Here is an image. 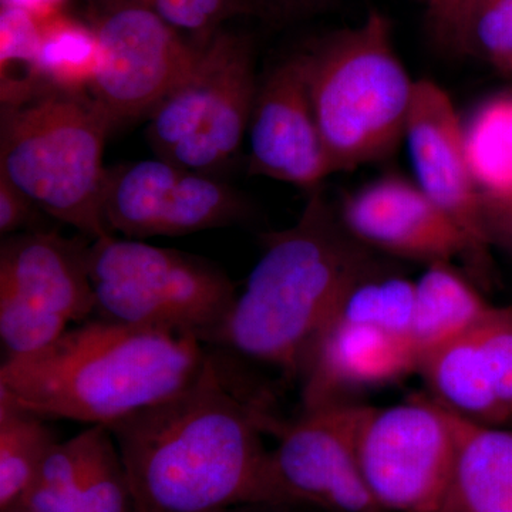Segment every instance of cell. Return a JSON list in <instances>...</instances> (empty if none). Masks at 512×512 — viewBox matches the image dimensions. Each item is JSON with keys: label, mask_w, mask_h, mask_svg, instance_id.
<instances>
[{"label": "cell", "mask_w": 512, "mask_h": 512, "mask_svg": "<svg viewBox=\"0 0 512 512\" xmlns=\"http://www.w3.org/2000/svg\"><path fill=\"white\" fill-rule=\"evenodd\" d=\"M228 376L210 353L183 392L109 427L134 512L279 507L262 434L281 424Z\"/></svg>", "instance_id": "1"}, {"label": "cell", "mask_w": 512, "mask_h": 512, "mask_svg": "<svg viewBox=\"0 0 512 512\" xmlns=\"http://www.w3.org/2000/svg\"><path fill=\"white\" fill-rule=\"evenodd\" d=\"M205 345L194 335L89 319L33 355L3 360L0 402L110 427L190 386L210 357Z\"/></svg>", "instance_id": "2"}, {"label": "cell", "mask_w": 512, "mask_h": 512, "mask_svg": "<svg viewBox=\"0 0 512 512\" xmlns=\"http://www.w3.org/2000/svg\"><path fill=\"white\" fill-rule=\"evenodd\" d=\"M376 266L370 249L343 227L338 208L320 188L311 191L299 220L265 238L210 343L301 377L346 293Z\"/></svg>", "instance_id": "3"}, {"label": "cell", "mask_w": 512, "mask_h": 512, "mask_svg": "<svg viewBox=\"0 0 512 512\" xmlns=\"http://www.w3.org/2000/svg\"><path fill=\"white\" fill-rule=\"evenodd\" d=\"M301 56L332 174L390 156L403 141L417 83L394 49L390 20L370 10Z\"/></svg>", "instance_id": "4"}, {"label": "cell", "mask_w": 512, "mask_h": 512, "mask_svg": "<svg viewBox=\"0 0 512 512\" xmlns=\"http://www.w3.org/2000/svg\"><path fill=\"white\" fill-rule=\"evenodd\" d=\"M113 121L90 94L45 92L0 109V175L83 237H110L104 147Z\"/></svg>", "instance_id": "5"}, {"label": "cell", "mask_w": 512, "mask_h": 512, "mask_svg": "<svg viewBox=\"0 0 512 512\" xmlns=\"http://www.w3.org/2000/svg\"><path fill=\"white\" fill-rule=\"evenodd\" d=\"M87 262L96 318L194 335L207 345L238 295L207 259L141 239H96Z\"/></svg>", "instance_id": "6"}, {"label": "cell", "mask_w": 512, "mask_h": 512, "mask_svg": "<svg viewBox=\"0 0 512 512\" xmlns=\"http://www.w3.org/2000/svg\"><path fill=\"white\" fill-rule=\"evenodd\" d=\"M258 84L252 40L218 30L202 43L187 76L148 116L151 150L198 173L218 170L247 136Z\"/></svg>", "instance_id": "7"}, {"label": "cell", "mask_w": 512, "mask_h": 512, "mask_svg": "<svg viewBox=\"0 0 512 512\" xmlns=\"http://www.w3.org/2000/svg\"><path fill=\"white\" fill-rule=\"evenodd\" d=\"M90 244L92 239L45 229L3 237L0 340L5 359L33 355L96 315Z\"/></svg>", "instance_id": "8"}, {"label": "cell", "mask_w": 512, "mask_h": 512, "mask_svg": "<svg viewBox=\"0 0 512 512\" xmlns=\"http://www.w3.org/2000/svg\"><path fill=\"white\" fill-rule=\"evenodd\" d=\"M456 456L454 414L429 394L367 409L357 457L363 480L383 512H436Z\"/></svg>", "instance_id": "9"}, {"label": "cell", "mask_w": 512, "mask_h": 512, "mask_svg": "<svg viewBox=\"0 0 512 512\" xmlns=\"http://www.w3.org/2000/svg\"><path fill=\"white\" fill-rule=\"evenodd\" d=\"M101 69L90 96L114 126L150 116L200 56L190 43L137 0H90Z\"/></svg>", "instance_id": "10"}, {"label": "cell", "mask_w": 512, "mask_h": 512, "mask_svg": "<svg viewBox=\"0 0 512 512\" xmlns=\"http://www.w3.org/2000/svg\"><path fill=\"white\" fill-rule=\"evenodd\" d=\"M369 406L338 402L303 410L281 424L269 450L279 507L306 505L325 512H383L363 480L357 457Z\"/></svg>", "instance_id": "11"}, {"label": "cell", "mask_w": 512, "mask_h": 512, "mask_svg": "<svg viewBox=\"0 0 512 512\" xmlns=\"http://www.w3.org/2000/svg\"><path fill=\"white\" fill-rule=\"evenodd\" d=\"M248 214L247 201L228 184L163 158L107 168L103 215L113 235L181 237L237 224Z\"/></svg>", "instance_id": "12"}, {"label": "cell", "mask_w": 512, "mask_h": 512, "mask_svg": "<svg viewBox=\"0 0 512 512\" xmlns=\"http://www.w3.org/2000/svg\"><path fill=\"white\" fill-rule=\"evenodd\" d=\"M403 141L414 183L460 229L471 265L483 264L491 235L468 164L463 117L439 84L417 80Z\"/></svg>", "instance_id": "13"}, {"label": "cell", "mask_w": 512, "mask_h": 512, "mask_svg": "<svg viewBox=\"0 0 512 512\" xmlns=\"http://www.w3.org/2000/svg\"><path fill=\"white\" fill-rule=\"evenodd\" d=\"M248 137V174L309 191L332 175L301 53L259 79Z\"/></svg>", "instance_id": "14"}, {"label": "cell", "mask_w": 512, "mask_h": 512, "mask_svg": "<svg viewBox=\"0 0 512 512\" xmlns=\"http://www.w3.org/2000/svg\"><path fill=\"white\" fill-rule=\"evenodd\" d=\"M429 396L484 426L512 421V308L490 306L463 335L421 359Z\"/></svg>", "instance_id": "15"}, {"label": "cell", "mask_w": 512, "mask_h": 512, "mask_svg": "<svg viewBox=\"0 0 512 512\" xmlns=\"http://www.w3.org/2000/svg\"><path fill=\"white\" fill-rule=\"evenodd\" d=\"M338 208L346 231L367 249L436 264L464 259L468 242L453 221L413 180L386 175L343 197Z\"/></svg>", "instance_id": "16"}, {"label": "cell", "mask_w": 512, "mask_h": 512, "mask_svg": "<svg viewBox=\"0 0 512 512\" xmlns=\"http://www.w3.org/2000/svg\"><path fill=\"white\" fill-rule=\"evenodd\" d=\"M417 369L409 338L367 323L332 319L301 375L303 410L349 402V393L386 386Z\"/></svg>", "instance_id": "17"}, {"label": "cell", "mask_w": 512, "mask_h": 512, "mask_svg": "<svg viewBox=\"0 0 512 512\" xmlns=\"http://www.w3.org/2000/svg\"><path fill=\"white\" fill-rule=\"evenodd\" d=\"M22 507L32 512H134L119 447L107 426H89L47 454Z\"/></svg>", "instance_id": "18"}, {"label": "cell", "mask_w": 512, "mask_h": 512, "mask_svg": "<svg viewBox=\"0 0 512 512\" xmlns=\"http://www.w3.org/2000/svg\"><path fill=\"white\" fill-rule=\"evenodd\" d=\"M454 419L456 463L436 512H512V429Z\"/></svg>", "instance_id": "19"}, {"label": "cell", "mask_w": 512, "mask_h": 512, "mask_svg": "<svg viewBox=\"0 0 512 512\" xmlns=\"http://www.w3.org/2000/svg\"><path fill=\"white\" fill-rule=\"evenodd\" d=\"M490 306L454 262L427 265L414 281L410 339L419 365L431 352L473 328Z\"/></svg>", "instance_id": "20"}, {"label": "cell", "mask_w": 512, "mask_h": 512, "mask_svg": "<svg viewBox=\"0 0 512 512\" xmlns=\"http://www.w3.org/2000/svg\"><path fill=\"white\" fill-rule=\"evenodd\" d=\"M471 173L485 218L512 207V97L484 101L463 119Z\"/></svg>", "instance_id": "21"}, {"label": "cell", "mask_w": 512, "mask_h": 512, "mask_svg": "<svg viewBox=\"0 0 512 512\" xmlns=\"http://www.w3.org/2000/svg\"><path fill=\"white\" fill-rule=\"evenodd\" d=\"M40 28L37 69L45 92L90 94L103 60L93 26L60 13Z\"/></svg>", "instance_id": "22"}, {"label": "cell", "mask_w": 512, "mask_h": 512, "mask_svg": "<svg viewBox=\"0 0 512 512\" xmlns=\"http://www.w3.org/2000/svg\"><path fill=\"white\" fill-rule=\"evenodd\" d=\"M56 443L45 417L0 402V512L22 507Z\"/></svg>", "instance_id": "23"}, {"label": "cell", "mask_w": 512, "mask_h": 512, "mask_svg": "<svg viewBox=\"0 0 512 512\" xmlns=\"http://www.w3.org/2000/svg\"><path fill=\"white\" fill-rule=\"evenodd\" d=\"M413 313L414 281L376 266L349 289L335 318L379 326L410 339Z\"/></svg>", "instance_id": "24"}, {"label": "cell", "mask_w": 512, "mask_h": 512, "mask_svg": "<svg viewBox=\"0 0 512 512\" xmlns=\"http://www.w3.org/2000/svg\"><path fill=\"white\" fill-rule=\"evenodd\" d=\"M42 28L25 10H0V104L25 103L45 92L40 82L39 57Z\"/></svg>", "instance_id": "25"}, {"label": "cell", "mask_w": 512, "mask_h": 512, "mask_svg": "<svg viewBox=\"0 0 512 512\" xmlns=\"http://www.w3.org/2000/svg\"><path fill=\"white\" fill-rule=\"evenodd\" d=\"M180 33H191L198 43L207 42L222 23L242 15H254L248 0H137Z\"/></svg>", "instance_id": "26"}, {"label": "cell", "mask_w": 512, "mask_h": 512, "mask_svg": "<svg viewBox=\"0 0 512 512\" xmlns=\"http://www.w3.org/2000/svg\"><path fill=\"white\" fill-rule=\"evenodd\" d=\"M471 53L512 69V0H477L470 20Z\"/></svg>", "instance_id": "27"}, {"label": "cell", "mask_w": 512, "mask_h": 512, "mask_svg": "<svg viewBox=\"0 0 512 512\" xmlns=\"http://www.w3.org/2000/svg\"><path fill=\"white\" fill-rule=\"evenodd\" d=\"M477 0H433L429 8L431 39L444 52L466 56L470 52V20Z\"/></svg>", "instance_id": "28"}, {"label": "cell", "mask_w": 512, "mask_h": 512, "mask_svg": "<svg viewBox=\"0 0 512 512\" xmlns=\"http://www.w3.org/2000/svg\"><path fill=\"white\" fill-rule=\"evenodd\" d=\"M39 208L25 192L0 175V234L2 237L39 229L33 227Z\"/></svg>", "instance_id": "29"}, {"label": "cell", "mask_w": 512, "mask_h": 512, "mask_svg": "<svg viewBox=\"0 0 512 512\" xmlns=\"http://www.w3.org/2000/svg\"><path fill=\"white\" fill-rule=\"evenodd\" d=\"M332 0H248L254 15L269 22L286 23L325 9Z\"/></svg>", "instance_id": "30"}, {"label": "cell", "mask_w": 512, "mask_h": 512, "mask_svg": "<svg viewBox=\"0 0 512 512\" xmlns=\"http://www.w3.org/2000/svg\"><path fill=\"white\" fill-rule=\"evenodd\" d=\"M66 0H2V6L25 10L39 22L55 18L63 13Z\"/></svg>", "instance_id": "31"}, {"label": "cell", "mask_w": 512, "mask_h": 512, "mask_svg": "<svg viewBox=\"0 0 512 512\" xmlns=\"http://www.w3.org/2000/svg\"><path fill=\"white\" fill-rule=\"evenodd\" d=\"M488 229H490L491 239L495 232L504 239L505 244L512 248V207L507 210L498 212L488 218Z\"/></svg>", "instance_id": "32"}, {"label": "cell", "mask_w": 512, "mask_h": 512, "mask_svg": "<svg viewBox=\"0 0 512 512\" xmlns=\"http://www.w3.org/2000/svg\"><path fill=\"white\" fill-rule=\"evenodd\" d=\"M224 512H258V511H255V510H252V508H249V507H239V508H234V510H228V511H224Z\"/></svg>", "instance_id": "33"}, {"label": "cell", "mask_w": 512, "mask_h": 512, "mask_svg": "<svg viewBox=\"0 0 512 512\" xmlns=\"http://www.w3.org/2000/svg\"><path fill=\"white\" fill-rule=\"evenodd\" d=\"M3 512H32V511H29L28 508H26V507H16V508H12V510L3 511Z\"/></svg>", "instance_id": "34"}, {"label": "cell", "mask_w": 512, "mask_h": 512, "mask_svg": "<svg viewBox=\"0 0 512 512\" xmlns=\"http://www.w3.org/2000/svg\"><path fill=\"white\" fill-rule=\"evenodd\" d=\"M423 2H426V5L429 6L431 2H433V0H423Z\"/></svg>", "instance_id": "35"}]
</instances>
